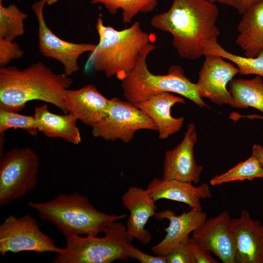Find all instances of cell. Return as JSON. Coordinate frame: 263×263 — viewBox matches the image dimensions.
I'll return each instance as SVG.
<instances>
[{
	"instance_id": "cell-1",
	"label": "cell",
	"mask_w": 263,
	"mask_h": 263,
	"mask_svg": "<svg viewBox=\"0 0 263 263\" xmlns=\"http://www.w3.org/2000/svg\"><path fill=\"white\" fill-rule=\"evenodd\" d=\"M219 10L210 0H173L168 10L154 15L151 26L169 33L179 56L195 60L218 42Z\"/></svg>"
},
{
	"instance_id": "cell-2",
	"label": "cell",
	"mask_w": 263,
	"mask_h": 263,
	"mask_svg": "<svg viewBox=\"0 0 263 263\" xmlns=\"http://www.w3.org/2000/svg\"><path fill=\"white\" fill-rule=\"evenodd\" d=\"M72 79L56 74L38 61L19 70L14 66L0 68V108L18 112L32 100L51 103L67 113L64 95Z\"/></svg>"
},
{
	"instance_id": "cell-3",
	"label": "cell",
	"mask_w": 263,
	"mask_h": 263,
	"mask_svg": "<svg viewBox=\"0 0 263 263\" xmlns=\"http://www.w3.org/2000/svg\"><path fill=\"white\" fill-rule=\"evenodd\" d=\"M99 42L90 52L85 69L94 68L104 72L107 77L116 76L121 80L135 67L143 51L154 37L144 32L139 21L118 30L103 22L101 15L96 22Z\"/></svg>"
},
{
	"instance_id": "cell-4",
	"label": "cell",
	"mask_w": 263,
	"mask_h": 263,
	"mask_svg": "<svg viewBox=\"0 0 263 263\" xmlns=\"http://www.w3.org/2000/svg\"><path fill=\"white\" fill-rule=\"evenodd\" d=\"M40 219L53 224L65 238L74 235L97 236L126 214H108L96 209L86 196L77 192L61 194L44 202H28Z\"/></svg>"
},
{
	"instance_id": "cell-5",
	"label": "cell",
	"mask_w": 263,
	"mask_h": 263,
	"mask_svg": "<svg viewBox=\"0 0 263 263\" xmlns=\"http://www.w3.org/2000/svg\"><path fill=\"white\" fill-rule=\"evenodd\" d=\"M156 48L151 43L141 53L134 68L120 80L123 95L127 101L136 105L162 93H175L184 96L198 106L207 104L200 97L196 83L185 75L179 65H171L166 75H155L149 69L147 58Z\"/></svg>"
},
{
	"instance_id": "cell-6",
	"label": "cell",
	"mask_w": 263,
	"mask_h": 263,
	"mask_svg": "<svg viewBox=\"0 0 263 263\" xmlns=\"http://www.w3.org/2000/svg\"><path fill=\"white\" fill-rule=\"evenodd\" d=\"M117 221L108 225L104 236L74 235L66 239L64 251L56 253L53 263H111L126 262L130 258L129 246L132 241L126 225Z\"/></svg>"
},
{
	"instance_id": "cell-7",
	"label": "cell",
	"mask_w": 263,
	"mask_h": 263,
	"mask_svg": "<svg viewBox=\"0 0 263 263\" xmlns=\"http://www.w3.org/2000/svg\"><path fill=\"white\" fill-rule=\"evenodd\" d=\"M39 159L29 147L0 154V206L8 205L33 190L38 182Z\"/></svg>"
},
{
	"instance_id": "cell-8",
	"label": "cell",
	"mask_w": 263,
	"mask_h": 263,
	"mask_svg": "<svg viewBox=\"0 0 263 263\" xmlns=\"http://www.w3.org/2000/svg\"><path fill=\"white\" fill-rule=\"evenodd\" d=\"M92 134L105 140L128 143L141 130L157 131L154 122L136 105L117 97L110 99L107 114L92 127Z\"/></svg>"
},
{
	"instance_id": "cell-9",
	"label": "cell",
	"mask_w": 263,
	"mask_h": 263,
	"mask_svg": "<svg viewBox=\"0 0 263 263\" xmlns=\"http://www.w3.org/2000/svg\"><path fill=\"white\" fill-rule=\"evenodd\" d=\"M64 248L57 247L54 241L42 232L37 221L27 214L18 218L7 217L0 225V253L33 251L39 254L60 253Z\"/></svg>"
},
{
	"instance_id": "cell-10",
	"label": "cell",
	"mask_w": 263,
	"mask_h": 263,
	"mask_svg": "<svg viewBox=\"0 0 263 263\" xmlns=\"http://www.w3.org/2000/svg\"><path fill=\"white\" fill-rule=\"evenodd\" d=\"M45 0L36 1L32 5L38 24V47L45 56L54 58L64 67V73L70 76L79 70L78 58L86 52L94 51L96 44L68 42L59 38L47 26L43 15Z\"/></svg>"
},
{
	"instance_id": "cell-11",
	"label": "cell",
	"mask_w": 263,
	"mask_h": 263,
	"mask_svg": "<svg viewBox=\"0 0 263 263\" xmlns=\"http://www.w3.org/2000/svg\"><path fill=\"white\" fill-rule=\"evenodd\" d=\"M204 56L196 83L200 97L218 105L231 106L233 98L227 85L239 74L238 68L219 56L207 54Z\"/></svg>"
},
{
	"instance_id": "cell-12",
	"label": "cell",
	"mask_w": 263,
	"mask_h": 263,
	"mask_svg": "<svg viewBox=\"0 0 263 263\" xmlns=\"http://www.w3.org/2000/svg\"><path fill=\"white\" fill-rule=\"evenodd\" d=\"M231 219L224 210L216 217L207 219L191 236L224 263H236L237 243Z\"/></svg>"
},
{
	"instance_id": "cell-13",
	"label": "cell",
	"mask_w": 263,
	"mask_h": 263,
	"mask_svg": "<svg viewBox=\"0 0 263 263\" xmlns=\"http://www.w3.org/2000/svg\"><path fill=\"white\" fill-rule=\"evenodd\" d=\"M197 140L195 125L189 123L182 142L165 152L162 179L192 184L199 182L203 168L197 164L194 153Z\"/></svg>"
},
{
	"instance_id": "cell-14",
	"label": "cell",
	"mask_w": 263,
	"mask_h": 263,
	"mask_svg": "<svg viewBox=\"0 0 263 263\" xmlns=\"http://www.w3.org/2000/svg\"><path fill=\"white\" fill-rule=\"evenodd\" d=\"M124 206L130 215L126 227L129 238L144 244L151 240V234L145 226L150 218L155 216L157 207L148 189L136 186L129 187L122 197Z\"/></svg>"
},
{
	"instance_id": "cell-15",
	"label": "cell",
	"mask_w": 263,
	"mask_h": 263,
	"mask_svg": "<svg viewBox=\"0 0 263 263\" xmlns=\"http://www.w3.org/2000/svg\"><path fill=\"white\" fill-rule=\"evenodd\" d=\"M156 219H164L169 221L165 229L167 232L164 238L151 247L152 252L156 255H165L173 248L186 241L189 235L199 227L207 219V214L202 210L193 208L179 215L175 212L167 209L156 213Z\"/></svg>"
},
{
	"instance_id": "cell-16",
	"label": "cell",
	"mask_w": 263,
	"mask_h": 263,
	"mask_svg": "<svg viewBox=\"0 0 263 263\" xmlns=\"http://www.w3.org/2000/svg\"><path fill=\"white\" fill-rule=\"evenodd\" d=\"M110 99L92 84L77 90H66L64 104L67 113L91 127L107 115Z\"/></svg>"
},
{
	"instance_id": "cell-17",
	"label": "cell",
	"mask_w": 263,
	"mask_h": 263,
	"mask_svg": "<svg viewBox=\"0 0 263 263\" xmlns=\"http://www.w3.org/2000/svg\"><path fill=\"white\" fill-rule=\"evenodd\" d=\"M237 243L236 263H263V225L246 209L231 219Z\"/></svg>"
},
{
	"instance_id": "cell-18",
	"label": "cell",
	"mask_w": 263,
	"mask_h": 263,
	"mask_svg": "<svg viewBox=\"0 0 263 263\" xmlns=\"http://www.w3.org/2000/svg\"><path fill=\"white\" fill-rule=\"evenodd\" d=\"M147 188L155 202L160 199L175 201L199 210H202L201 199L212 196L209 186L206 183L195 187L190 183L155 178L150 182Z\"/></svg>"
},
{
	"instance_id": "cell-19",
	"label": "cell",
	"mask_w": 263,
	"mask_h": 263,
	"mask_svg": "<svg viewBox=\"0 0 263 263\" xmlns=\"http://www.w3.org/2000/svg\"><path fill=\"white\" fill-rule=\"evenodd\" d=\"M183 97L165 92L153 95L136 104L144 113L155 123L160 139H165L178 132L185 118H175L171 114L172 107L177 103L185 104Z\"/></svg>"
},
{
	"instance_id": "cell-20",
	"label": "cell",
	"mask_w": 263,
	"mask_h": 263,
	"mask_svg": "<svg viewBox=\"0 0 263 263\" xmlns=\"http://www.w3.org/2000/svg\"><path fill=\"white\" fill-rule=\"evenodd\" d=\"M242 15L237 27L236 43L245 56L254 57L263 51V0Z\"/></svg>"
},
{
	"instance_id": "cell-21",
	"label": "cell",
	"mask_w": 263,
	"mask_h": 263,
	"mask_svg": "<svg viewBox=\"0 0 263 263\" xmlns=\"http://www.w3.org/2000/svg\"><path fill=\"white\" fill-rule=\"evenodd\" d=\"M38 131L48 137L61 138L74 145L81 141L76 126L77 119L70 113L61 115L51 113L48 105L37 107L33 115Z\"/></svg>"
},
{
	"instance_id": "cell-22",
	"label": "cell",
	"mask_w": 263,
	"mask_h": 263,
	"mask_svg": "<svg viewBox=\"0 0 263 263\" xmlns=\"http://www.w3.org/2000/svg\"><path fill=\"white\" fill-rule=\"evenodd\" d=\"M232 96L231 106L238 109L255 108L263 113V80L256 75L250 79H234L229 83Z\"/></svg>"
},
{
	"instance_id": "cell-23",
	"label": "cell",
	"mask_w": 263,
	"mask_h": 263,
	"mask_svg": "<svg viewBox=\"0 0 263 263\" xmlns=\"http://www.w3.org/2000/svg\"><path fill=\"white\" fill-rule=\"evenodd\" d=\"M158 0H91L93 4L101 3L113 15L122 10V20L125 23L132 22L139 13L152 12L156 7Z\"/></svg>"
},
{
	"instance_id": "cell-24",
	"label": "cell",
	"mask_w": 263,
	"mask_h": 263,
	"mask_svg": "<svg viewBox=\"0 0 263 263\" xmlns=\"http://www.w3.org/2000/svg\"><path fill=\"white\" fill-rule=\"evenodd\" d=\"M207 54L218 55L231 61L238 68L240 75L263 77V51L254 57L243 56L228 52L217 42L207 47L205 55Z\"/></svg>"
},
{
	"instance_id": "cell-25",
	"label": "cell",
	"mask_w": 263,
	"mask_h": 263,
	"mask_svg": "<svg viewBox=\"0 0 263 263\" xmlns=\"http://www.w3.org/2000/svg\"><path fill=\"white\" fill-rule=\"evenodd\" d=\"M263 177V169L257 158L253 155L246 160L240 162L226 172L214 176L210 180L212 186L245 180H253Z\"/></svg>"
},
{
	"instance_id": "cell-26",
	"label": "cell",
	"mask_w": 263,
	"mask_h": 263,
	"mask_svg": "<svg viewBox=\"0 0 263 263\" xmlns=\"http://www.w3.org/2000/svg\"><path fill=\"white\" fill-rule=\"evenodd\" d=\"M27 15L15 4L3 6L0 2V38L13 41L24 33Z\"/></svg>"
},
{
	"instance_id": "cell-27",
	"label": "cell",
	"mask_w": 263,
	"mask_h": 263,
	"mask_svg": "<svg viewBox=\"0 0 263 263\" xmlns=\"http://www.w3.org/2000/svg\"><path fill=\"white\" fill-rule=\"evenodd\" d=\"M11 128L23 130L32 136H36L38 131L33 115H22L0 108V135Z\"/></svg>"
},
{
	"instance_id": "cell-28",
	"label": "cell",
	"mask_w": 263,
	"mask_h": 263,
	"mask_svg": "<svg viewBox=\"0 0 263 263\" xmlns=\"http://www.w3.org/2000/svg\"><path fill=\"white\" fill-rule=\"evenodd\" d=\"M23 51L13 41L0 38V66L5 67L12 60L21 58Z\"/></svg>"
},
{
	"instance_id": "cell-29",
	"label": "cell",
	"mask_w": 263,
	"mask_h": 263,
	"mask_svg": "<svg viewBox=\"0 0 263 263\" xmlns=\"http://www.w3.org/2000/svg\"><path fill=\"white\" fill-rule=\"evenodd\" d=\"M188 238L165 255L167 263H196L188 247Z\"/></svg>"
},
{
	"instance_id": "cell-30",
	"label": "cell",
	"mask_w": 263,
	"mask_h": 263,
	"mask_svg": "<svg viewBox=\"0 0 263 263\" xmlns=\"http://www.w3.org/2000/svg\"><path fill=\"white\" fill-rule=\"evenodd\" d=\"M188 245L196 263H218L213 258L210 251L206 249L200 243L190 236L188 240Z\"/></svg>"
},
{
	"instance_id": "cell-31",
	"label": "cell",
	"mask_w": 263,
	"mask_h": 263,
	"mask_svg": "<svg viewBox=\"0 0 263 263\" xmlns=\"http://www.w3.org/2000/svg\"><path fill=\"white\" fill-rule=\"evenodd\" d=\"M129 253L130 258L135 259L141 263H167L166 255L148 254L134 246L132 243L129 246Z\"/></svg>"
},
{
	"instance_id": "cell-32",
	"label": "cell",
	"mask_w": 263,
	"mask_h": 263,
	"mask_svg": "<svg viewBox=\"0 0 263 263\" xmlns=\"http://www.w3.org/2000/svg\"><path fill=\"white\" fill-rule=\"evenodd\" d=\"M235 9L240 14H243L255 3L261 0H210Z\"/></svg>"
},
{
	"instance_id": "cell-33",
	"label": "cell",
	"mask_w": 263,
	"mask_h": 263,
	"mask_svg": "<svg viewBox=\"0 0 263 263\" xmlns=\"http://www.w3.org/2000/svg\"><path fill=\"white\" fill-rule=\"evenodd\" d=\"M252 154L257 158L263 169V147L254 144L252 149Z\"/></svg>"
},
{
	"instance_id": "cell-34",
	"label": "cell",
	"mask_w": 263,
	"mask_h": 263,
	"mask_svg": "<svg viewBox=\"0 0 263 263\" xmlns=\"http://www.w3.org/2000/svg\"><path fill=\"white\" fill-rule=\"evenodd\" d=\"M238 116V118H239V117H247V118H250V119L260 118V119H263V116L258 115H256V114H252V115H246V116H242L241 115H239Z\"/></svg>"
},
{
	"instance_id": "cell-35",
	"label": "cell",
	"mask_w": 263,
	"mask_h": 263,
	"mask_svg": "<svg viewBox=\"0 0 263 263\" xmlns=\"http://www.w3.org/2000/svg\"><path fill=\"white\" fill-rule=\"evenodd\" d=\"M45 0L47 4L50 5H52L56 3L59 0Z\"/></svg>"
},
{
	"instance_id": "cell-36",
	"label": "cell",
	"mask_w": 263,
	"mask_h": 263,
	"mask_svg": "<svg viewBox=\"0 0 263 263\" xmlns=\"http://www.w3.org/2000/svg\"><path fill=\"white\" fill-rule=\"evenodd\" d=\"M3 0H0V2H1ZM18 1H19L20 0H17Z\"/></svg>"
}]
</instances>
